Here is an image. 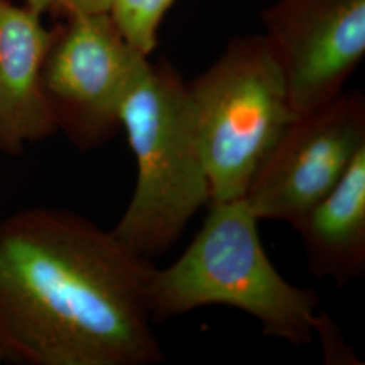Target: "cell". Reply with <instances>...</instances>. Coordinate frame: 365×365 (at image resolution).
<instances>
[{"mask_svg": "<svg viewBox=\"0 0 365 365\" xmlns=\"http://www.w3.org/2000/svg\"><path fill=\"white\" fill-rule=\"evenodd\" d=\"M187 90L211 200L244 197L264 158L298 117L267 39H232Z\"/></svg>", "mask_w": 365, "mask_h": 365, "instance_id": "obj_4", "label": "cell"}, {"mask_svg": "<svg viewBox=\"0 0 365 365\" xmlns=\"http://www.w3.org/2000/svg\"><path fill=\"white\" fill-rule=\"evenodd\" d=\"M175 0H113L108 15L119 34L135 52L149 57L156 49L157 33Z\"/></svg>", "mask_w": 365, "mask_h": 365, "instance_id": "obj_10", "label": "cell"}, {"mask_svg": "<svg viewBox=\"0 0 365 365\" xmlns=\"http://www.w3.org/2000/svg\"><path fill=\"white\" fill-rule=\"evenodd\" d=\"M119 122L135 158L137 182L113 232L153 260L211 200L187 83L168 60H145L123 95Z\"/></svg>", "mask_w": 365, "mask_h": 365, "instance_id": "obj_3", "label": "cell"}, {"mask_svg": "<svg viewBox=\"0 0 365 365\" xmlns=\"http://www.w3.org/2000/svg\"><path fill=\"white\" fill-rule=\"evenodd\" d=\"M24 1L26 7L42 15L52 9L54 0H24Z\"/></svg>", "mask_w": 365, "mask_h": 365, "instance_id": "obj_13", "label": "cell"}, {"mask_svg": "<svg viewBox=\"0 0 365 365\" xmlns=\"http://www.w3.org/2000/svg\"><path fill=\"white\" fill-rule=\"evenodd\" d=\"M6 361H11V359H10V354L7 352V349L4 348V345L0 341V364H3Z\"/></svg>", "mask_w": 365, "mask_h": 365, "instance_id": "obj_14", "label": "cell"}, {"mask_svg": "<svg viewBox=\"0 0 365 365\" xmlns=\"http://www.w3.org/2000/svg\"><path fill=\"white\" fill-rule=\"evenodd\" d=\"M209 209L182 256L155 272L153 322L205 306H227L256 318L268 337L310 344L321 318L318 294L279 274L261 244L259 220L244 197L211 200Z\"/></svg>", "mask_w": 365, "mask_h": 365, "instance_id": "obj_2", "label": "cell"}, {"mask_svg": "<svg viewBox=\"0 0 365 365\" xmlns=\"http://www.w3.org/2000/svg\"><path fill=\"white\" fill-rule=\"evenodd\" d=\"M365 149V98L342 92L313 113L295 118L283 131L244 196L259 220L292 227L342 179Z\"/></svg>", "mask_w": 365, "mask_h": 365, "instance_id": "obj_6", "label": "cell"}, {"mask_svg": "<svg viewBox=\"0 0 365 365\" xmlns=\"http://www.w3.org/2000/svg\"><path fill=\"white\" fill-rule=\"evenodd\" d=\"M145 57L122 38L108 14L66 18L53 29L41 90L71 144L101 148L120 131L119 107Z\"/></svg>", "mask_w": 365, "mask_h": 365, "instance_id": "obj_5", "label": "cell"}, {"mask_svg": "<svg viewBox=\"0 0 365 365\" xmlns=\"http://www.w3.org/2000/svg\"><path fill=\"white\" fill-rule=\"evenodd\" d=\"M314 276L346 286L365 271V149L294 226Z\"/></svg>", "mask_w": 365, "mask_h": 365, "instance_id": "obj_9", "label": "cell"}, {"mask_svg": "<svg viewBox=\"0 0 365 365\" xmlns=\"http://www.w3.org/2000/svg\"><path fill=\"white\" fill-rule=\"evenodd\" d=\"M113 0H54L52 9L66 18L78 15L108 14Z\"/></svg>", "mask_w": 365, "mask_h": 365, "instance_id": "obj_12", "label": "cell"}, {"mask_svg": "<svg viewBox=\"0 0 365 365\" xmlns=\"http://www.w3.org/2000/svg\"><path fill=\"white\" fill-rule=\"evenodd\" d=\"M315 334L322 339L325 353H327V363H342V364H353L352 353L348 351L346 345L344 344V339L339 336V327L327 317L322 315L319 318V322L315 329Z\"/></svg>", "mask_w": 365, "mask_h": 365, "instance_id": "obj_11", "label": "cell"}, {"mask_svg": "<svg viewBox=\"0 0 365 365\" xmlns=\"http://www.w3.org/2000/svg\"><path fill=\"white\" fill-rule=\"evenodd\" d=\"M52 38L41 14L0 0V150L7 156H22L29 145L57 133L41 90Z\"/></svg>", "mask_w": 365, "mask_h": 365, "instance_id": "obj_8", "label": "cell"}, {"mask_svg": "<svg viewBox=\"0 0 365 365\" xmlns=\"http://www.w3.org/2000/svg\"><path fill=\"white\" fill-rule=\"evenodd\" d=\"M264 38L299 117L333 102L365 53V0H276Z\"/></svg>", "mask_w": 365, "mask_h": 365, "instance_id": "obj_7", "label": "cell"}, {"mask_svg": "<svg viewBox=\"0 0 365 365\" xmlns=\"http://www.w3.org/2000/svg\"><path fill=\"white\" fill-rule=\"evenodd\" d=\"M156 269L73 211L21 210L0 223V341L21 364H158Z\"/></svg>", "mask_w": 365, "mask_h": 365, "instance_id": "obj_1", "label": "cell"}]
</instances>
